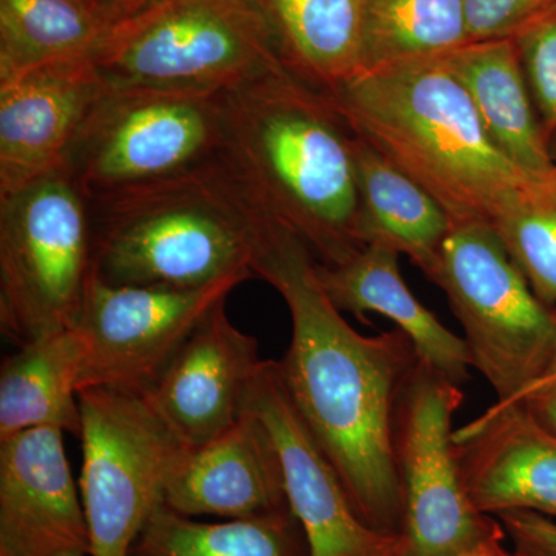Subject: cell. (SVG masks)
<instances>
[{"instance_id":"10","label":"cell","mask_w":556,"mask_h":556,"mask_svg":"<svg viewBox=\"0 0 556 556\" xmlns=\"http://www.w3.org/2000/svg\"><path fill=\"white\" fill-rule=\"evenodd\" d=\"M459 386L417 361L399 393L393 450L405 501L404 556H452L503 527L468 500L453 447Z\"/></svg>"},{"instance_id":"14","label":"cell","mask_w":556,"mask_h":556,"mask_svg":"<svg viewBox=\"0 0 556 556\" xmlns=\"http://www.w3.org/2000/svg\"><path fill=\"white\" fill-rule=\"evenodd\" d=\"M62 433L31 428L0 441V556H90Z\"/></svg>"},{"instance_id":"16","label":"cell","mask_w":556,"mask_h":556,"mask_svg":"<svg viewBox=\"0 0 556 556\" xmlns=\"http://www.w3.org/2000/svg\"><path fill=\"white\" fill-rule=\"evenodd\" d=\"M105 87L93 61L47 65L0 83V197L65 167Z\"/></svg>"},{"instance_id":"29","label":"cell","mask_w":556,"mask_h":556,"mask_svg":"<svg viewBox=\"0 0 556 556\" xmlns=\"http://www.w3.org/2000/svg\"><path fill=\"white\" fill-rule=\"evenodd\" d=\"M496 518L519 556H556V519L533 511H507Z\"/></svg>"},{"instance_id":"1","label":"cell","mask_w":556,"mask_h":556,"mask_svg":"<svg viewBox=\"0 0 556 556\" xmlns=\"http://www.w3.org/2000/svg\"><path fill=\"white\" fill-rule=\"evenodd\" d=\"M252 270L291 314V343L277 362L288 397L358 517L402 535L405 501L393 424L399 393L419 361L412 340L397 328L364 336L351 327L321 288L309 248L263 214Z\"/></svg>"},{"instance_id":"24","label":"cell","mask_w":556,"mask_h":556,"mask_svg":"<svg viewBox=\"0 0 556 556\" xmlns=\"http://www.w3.org/2000/svg\"><path fill=\"white\" fill-rule=\"evenodd\" d=\"M130 556H309V548L291 508L203 522L164 504L142 529Z\"/></svg>"},{"instance_id":"25","label":"cell","mask_w":556,"mask_h":556,"mask_svg":"<svg viewBox=\"0 0 556 556\" xmlns=\"http://www.w3.org/2000/svg\"><path fill=\"white\" fill-rule=\"evenodd\" d=\"M362 72L468 43L464 0H361Z\"/></svg>"},{"instance_id":"27","label":"cell","mask_w":556,"mask_h":556,"mask_svg":"<svg viewBox=\"0 0 556 556\" xmlns=\"http://www.w3.org/2000/svg\"><path fill=\"white\" fill-rule=\"evenodd\" d=\"M511 40L548 138L556 131V0L527 21Z\"/></svg>"},{"instance_id":"28","label":"cell","mask_w":556,"mask_h":556,"mask_svg":"<svg viewBox=\"0 0 556 556\" xmlns=\"http://www.w3.org/2000/svg\"><path fill=\"white\" fill-rule=\"evenodd\" d=\"M554 0H464L468 42L511 38Z\"/></svg>"},{"instance_id":"32","label":"cell","mask_w":556,"mask_h":556,"mask_svg":"<svg viewBox=\"0 0 556 556\" xmlns=\"http://www.w3.org/2000/svg\"><path fill=\"white\" fill-rule=\"evenodd\" d=\"M116 21L144 9L152 0H97Z\"/></svg>"},{"instance_id":"2","label":"cell","mask_w":556,"mask_h":556,"mask_svg":"<svg viewBox=\"0 0 556 556\" xmlns=\"http://www.w3.org/2000/svg\"><path fill=\"white\" fill-rule=\"evenodd\" d=\"M219 161L255 208L321 265L365 247L353 131L327 94L287 67L223 91Z\"/></svg>"},{"instance_id":"30","label":"cell","mask_w":556,"mask_h":556,"mask_svg":"<svg viewBox=\"0 0 556 556\" xmlns=\"http://www.w3.org/2000/svg\"><path fill=\"white\" fill-rule=\"evenodd\" d=\"M514 399L522 402L544 427L556 433V357L541 378Z\"/></svg>"},{"instance_id":"9","label":"cell","mask_w":556,"mask_h":556,"mask_svg":"<svg viewBox=\"0 0 556 556\" xmlns=\"http://www.w3.org/2000/svg\"><path fill=\"white\" fill-rule=\"evenodd\" d=\"M79 405V486L90 556H130L149 519L164 506L170 468L185 445L144 396L87 388Z\"/></svg>"},{"instance_id":"3","label":"cell","mask_w":556,"mask_h":556,"mask_svg":"<svg viewBox=\"0 0 556 556\" xmlns=\"http://www.w3.org/2000/svg\"><path fill=\"white\" fill-rule=\"evenodd\" d=\"M348 129L444 207L486 223L533 179L497 148L444 56L365 70L328 97Z\"/></svg>"},{"instance_id":"22","label":"cell","mask_w":556,"mask_h":556,"mask_svg":"<svg viewBox=\"0 0 556 556\" xmlns=\"http://www.w3.org/2000/svg\"><path fill=\"white\" fill-rule=\"evenodd\" d=\"M285 67L331 97L362 72L361 0H257Z\"/></svg>"},{"instance_id":"7","label":"cell","mask_w":556,"mask_h":556,"mask_svg":"<svg viewBox=\"0 0 556 556\" xmlns=\"http://www.w3.org/2000/svg\"><path fill=\"white\" fill-rule=\"evenodd\" d=\"M223 91L108 86L65 169L89 200L200 169L222 152Z\"/></svg>"},{"instance_id":"5","label":"cell","mask_w":556,"mask_h":556,"mask_svg":"<svg viewBox=\"0 0 556 556\" xmlns=\"http://www.w3.org/2000/svg\"><path fill=\"white\" fill-rule=\"evenodd\" d=\"M108 86L228 90L285 67L257 0H152L93 58Z\"/></svg>"},{"instance_id":"12","label":"cell","mask_w":556,"mask_h":556,"mask_svg":"<svg viewBox=\"0 0 556 556\" xmlns=\"http://www.w3.org/2000/svg\"><path fill=\"white\" fill-rule=\"evenodd\" d=\"M248 404L276 442L289 507L305 532L309 556H404V535L372 529L354 510L338 473L288 397L277 361L263 362Z\"/></svg>"},{"instance_id":"13","label":"cell","mask_w":556,"mask_h":556,"mask_svg":"<svg viewBox=\"0 0 556 556\" xmlns=\"http://www.w3.org/2000/svg\"><path fill=\"white\" fill-rule=\"evenodd\" d=\"M263 362L257 339L232 324L223 302L179 348L144 397L185 447H199L247 412Z\"/></svg>"},{"instance_id":"15","label":"cell","mask_w":556,"mask_h":556,"mask_svg":"<svg viewBox=\"0 0 556 556\" xmlns=\"http://www.w3.org/2000/svg\"><path fill=\"white\" fill-rule=\"evenodd\" d=\"M453 447L464 490L482 515L556 519V433L522 402L496 401L453 431Z\"/></svg>"},{"instance_id":"17","label":"cell","mask_w":556,"mask_h":556,"mask_svg":"<svg viewBox=\"0 0 556 556\" xmlns=\"http://www.w3.org/2000/svg\"><path fill=\"white\" fill-rule=\"evenodd\" d=\"M164 504L186 517L223 519L265 517L291 508L280 453L251 405L225 433L199 447L179 450Z\"/></svg>"},{"instance_id":"23","label":"cell","mask_w":556,"mask_h":556,"mask_svg":"<svg viewBox=\"0 0 556 556\" xmlns=\"http://www.w3.org/2000/svg\"><path fill=\"white\" fill-rule=\"evenodd\" d=\"M115 22L97 0H0V83L47 65L93 61Z\"/></svg>"},{"instance_id":"8","label":"cell","mask_w":556,"mask_h":556,"mask_svg":"<svg viewBox=\"0 0 556 556\" xmlns=\"http://www.w3.org/2000/svg\"><path fill=\"white\" fill-rule=\"evenodd\" d=\"M447 295L496 401H510L556 357V311L536 298L486 223L453 225L431 277Z\"/></svg>"},{"instance_id":"21","label":"cell","mask_w":556,"mask_h":556,"mask_svg":"<svg viewBox=\"0 0 556 556\" xmlns=\"http://www.w3.org/2000/svg\"><path fill=\"white\" fill-rule=\"evenodd\" d=\"M84 343L68 328L21 345L0 367V441L51 427L80 437Z\"/></svg>"},{"instance_id":"4","label":"cell","mask_w":556,"mask_h":556,"mask_svg":"<svg viewBox=\"0 0 556 556\" xmlns=\"http://www.w3.org/2000/svg\"><path fill=\"white\" fill-rule=\"evenodd\" d=\"M89 204L93 274L105 283L186 289L254 276L258 211L219 156Z\"/></svg>"},{"instance_id":"19","label":"cell","mask_w":556,"mask_h":556,"mask_svg":"<svg viewBox=\"0 0 556 556\" xmlns=\"http://www.w3.org/2000/svg\"><path fill=\"white\" fill-rule=\"evenodd\" d=\"M445 60L504 155L530 178L554 174L556 163L514 40L468 42Z\"/></svg>"},{"instance_id":"11","label":"cell","mask_w":556,"mask_h":556,"mask_svg":"<svg viewBox=\"0 0 556 556\" xmlns=\"http://www.w3.org/2000/svg\"><path fill=\"white\" fill-rule=\"evenodd\" d=\"M252 277L179 289L110 285L93 274L75 327L86 353L79 393L105 388L146 396L201 321Z\"/></svg>"},{"instance_id":"18","label":"cell","mask_w":556,"mask_h":556,"mask_svg":"<svg viewBox=\"0 0 556 556\" xmlns=\"http://www.w3.org/2000/svg\"><path fill=\"white\" fill-rule=\"evenodd\" d=\"M316 274L332 305L368 324V314L390 318L415 346L424 364L464 386L470 379L473 358L466 339L450 331L409 291L399 269V254L367 244L338 265H321ZM369 325V324H368Z\"/></svg>"},{"instance_id":"26","label":"cell","mask_w":556,"mask_h":556,"mask_svg":"<svg viewBox=\"0 0 556 556\" xmlns=\"http://www.w3.org/2000/svg\"><path fill=\"white\" fill-rule=\"evenodd\" d=\"M492 228L536 298L556 311V170L533 179L497 215Z\"/></svg>"},{"instance_id":"6","label":"cell","mask_w":556,"mask_h":556,"mask_svg":"<svg viewBox=\"0 0 556 556\" xmlns=\"http://www.w3.org/2000/svg\"><path fill=\"white\" fill-rule=\"evenodd\" d=\"M93 265L89 199L65 167L0 197V328L11 342L75 328Z\"/></svg>"},{"instance_id":"20","label":"cell","mask_w":556,"mask_h":556,"mask_svg":"<svg viewBox=\"0 0 556 556\" xmlns=\"http://www.w3.org/2000/svg\"><path fill=\"white\" fill-rule=\"evenodd\" d=\"M362 240L407 255L431 280L452 218L427 190L353 134Z\"/></svg>"},{"instance_id":"31","label":"cell","mask_w":556,"mask_h":556,"mask_svg":"<svg viewBox=\"0 0 556 556\" xmlns=\"http://www.w3.org/2000/svg\"><path fill=\"white\" fill-rule=\"evenodd\" d=\"M506 530H504V527H501L495 535L486 538V540L482 541L478 546L452 556H519L514 548L506 546Z\"/></svg>"}]
</instances>
